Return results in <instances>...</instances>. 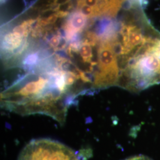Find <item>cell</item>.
Returning a JSON list of instances; mask_svg holds the SVG:
<instances>
[{
	"label": "cell",
	"instance_id": "cell-1",
	"mask_svg": "<svg viewBox=\"0 0 160 160\" xmlns=\"http://www.w3.org/2000/svg\"><path fill=\"white\" fill-rule=\"evenodd\" d=\"M75 98L67 74L62 70L30 73L4 86L1 102L4 109L22 115H48L63 124Z\"/></svg>",
	"mask_w": 160,
	"mask_h": 160
},
{
	"label": "cell",
	"instance_id": "cell-2",
	"mask_svg": "<svg viewBox=\"0 0 160 160\" xmlns=\"http://www.w3.org/2000/svg\"><path fill=\"white\" fill-rule=\"evenodd\" d=\"M160 84V33L149 40L122 70L118 85L130 92Z\"/></svg>",
	"mask_w": 160,
	"mask_h": 160
},
{
	"label": "cell",
	"instance_id": "cell-3",
	"mask_svg": "<svg viewBox=\"0 0 160 160\" xmlns=\"http://www.w3.org/2000/svg\"><path fill=\"white\" fill-rule=\"evenodd\" d=\"M17 160H80L73 149L58 141L41 138L32 140Z\"/></svg>",
	"mask_w": 160,
	"mask_h": 160
},
{
	"label": "cell",
	"instance_id": "cell-4",
	"mask_svg": "<svg viewBox=\"0 0 160 160\" xmlns=\"http://www.w3.org/2000/svg\"><path fill=\"white\" fill-rule=\"evenodd\" d=\"M22 33L14 30V32L7 34L2 40V51L6 54L20 53L23 51L22 46L24 41Z\"/></svg>",
	"mask_w": 160,
	"mask_h": 160
},
{
	"label": "cell",
	"instance_id": "cell-5",
	"mask_svg": "<svg viewBox=\"0 0 160 160\" xmlns=\"http://www.w3.org/2000/svg\"><path fill=\"white\" fill-rule=\"evenodd\" d=\"M86 16L81 12H75L69 18L65 27L67 38L71 39L75 34L82 29L86 24Z\"/></svg>",
	"mask_w": 160,
	"mask_h": 160
},
{
	"label": "cell",
	"instance_id": "cell-6",
	"mask_svg": "<svg viewBox=\"0 0 160 160\" xmlns=\"http://www.w3.org/2000/svg\"><path fill=\"white\" fill-rule=\"evenodd\" d=\"M127 0H101L109 17H114Z\"/></svg>",
	"mask_w": 160,
	"mask_h": 160
},
{
	"label": "cell",
	"instance_id": "cell-7",
	"mask_svg": "<svg viewBox=\"0 0 160 160\" xmlns=\"http://www.w3.org/2000/svg\"><path fill=\"white\" fill-rule=\"evenodd\" d=\"M153 160L151 158H149L147 156L142 155H137V156H134V157H132L130 158H126L125 160Z\"/></svg>",
	"mask_w": 160,
	"mask_h": 160
},
{
	"label": "cell",
	"instance_id": "cell-8",
	"mask_svg": "<svg viewBox=\"0 0 160 160\" xmlns=\"http://www.w3.org/2000/svg\"><path fill=\"white\" fill-rule=\"evenodd\" d=\"M2 1V2H4L6 0H1V1Z\"/></svg>",
	"mask_w": 160,
	"mask_h": 160
}]
</instances>
